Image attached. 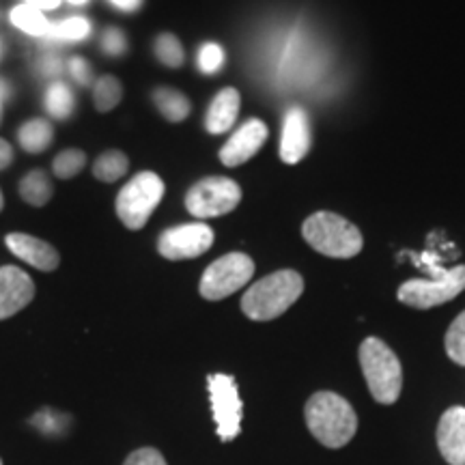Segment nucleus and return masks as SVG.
I'll use <instances>...</instances> for the list:
<instances>
[{
    "label": "nucleus",
    "mask_w": 465,
    "mask_h": 465,
    "mask_svg": "<svg viewBox=\"0 0 465 465\" xmlns=\"http://www.w3.org/2000/svg\"><path fill=\"white\" fill-rule=\"evenodd\" d=\"M45 108L56 119H67L74 113V95L72 89L65 83L50 84L48 93H45Z\"/></svg>",
    "instance_id": "nucleus-24"
},
{
    "label": "nucleus",
    "mask_w": 465,
    "mask_h": 465,
    "mask_svg": "<svg viewBox=\"0 0 465 465\" xmlns=\"http://www.w3.org/2000/svg\"><path fill=\"white\" fill-rule=\"evenodd\" d=\"M26 5H31V7L39 11H45V9H56L58 5H61V0H26Z\"/></svg>",
    "instance_id": "nucleus-33"
},
{
    "label": "nucleus",
    "mask_w": 465,
    "mask_h": 465,
    "mask_svg": "<svg viewBox=\"0 0 465 465\" xmlns=\"http://www.w3.org/2000/svg\"><path fill=\"white\" fill-rule=\"evenodd\" d=\"M304 291V278L295 270H281L254 282L242 298L243 315L252 322H272L284 315Z\"/></svg>",
    "instance_id": "nucleus-2"
},
{
    "label": "nucleus",
    "mask_w": 465,
    "mask_h": 465,
    "mask_svg": "<svg viewBox=\"0 0 465 465\" xmlns=\"http://www.w3.org/2000/svg\"><path fill=\"white\" fill-rule=\"evenodd\" d=\"M84 164H86L84 151L67 149V151H63V153L56 155L52 168H54V174L58 179H72L80 171H83Z\"/></svg>",
    "instance_id": "nucleus-26"
},
{
    "label": "nucleus",
    "mask_w": 465,
    "mask_h": 465,
    "mask_svg": "<svg viewBox=\"0 0 465 465\" xmlns=\"http://www.w3.org/2000/svg\"><path fill=\"white\" fill-rule=\"evenodd\" d=\"M130 168V160L124 151H106L100 158L95 160V166H93V174L104 183H113L116 179H121Z\"/></svg>",
    "instance_id": "nucleus-20"
},
{
    "label": "nucleus",
    "mask_w": 465,
    "mask_h": 465,
    "mask_svg": "<svg viewBox=\"0 0 465 465\" xmlns=\"http://www.w3.org/2000/svg\"><path fill=\"white\" fill-rule=\"evenodd\" d=\"M5 207V196H3V190H0V212H3Z\"/></svg>",
    "instance_id": "nucleus-37"
},
{
    "label": "nucleus",
    "mask_w": 465,
    "mask_h": 465,
    "mask_svg": "<svg viewBox=\"0 0 465 465\" xmlns=\"http://www.w3.org/2000/svg\"><path fill=\"white\" fill-rule=\"evenodd\" d=\"M254 276V261L243 252H229L207 267L201 278V295L209 302H218L246 287Z\"/></svg>",
    "instance_id": "nucleus-6"
},
{
    "label": "nucleus",
    "mask_w": 465,
    "mask_h": 465,
    "mask_svg": "<svg viewBox=\"0 0 465 465\" xmlns=\"http://www.w3.org/2000/svg\"><path fill=\"white\" fill-rule=\"evenodd\" d=\"M0 121H3V97H0Z\"/></svg>",
    "instance_id": "nucleus-38"
},
{
    "label": "nucleus",
    "mask_w": 465,
    "mask_h": 465,
    "mask_svg": "<svg viewBox=\"0 0 465 465\" xmlns=\"http://www.w3.org/2000/svg\"><path fill=\"white\" fill-rule=\"evenodd\" d=\"M5 243H7V248L17 259H22L25 263L37 267L42 272H54L58 263H61V257H58L54 246L39 240V237L28 235V232H9L5 237Z\"/></svg>",
    "instance_id": "nucleus-15"
},
{
    "label": "nucleus",
    "mask_w": 465,
    "mask_h": 465,
    "mask_svg": "<svg viewBox=\"0 0 465 465\" xmlns=\"http://www.w3.org/2000/svg\"><path fill=\"white\" fill-rule=\"evenodd\" d=\"M11 162H14V149H11V144L7 141L0 138V171H5Z\"/></svg>",
    "instance_id": "nucleus-32"
},
{
    "label": "nucleus",
    "mask_w": 465,
    "mask_h": 465,
    "mask_svg": "<svg viewBox=\"0 0 465 465\" xmlns=\"http://www.w3.org/2000/svg\"><path fill=\"white\" fill-rule=\"evenodd\" d=\"M213 243V231L205 223H192L168 229L160 235L158 250L168 261L196 259Z\"/></svg>",
    "instance_id": "nucleus-10"
},
{
    "label": "nucleus",
    "mask_w": 465,
    "mask_h": 465,
    "mask_svg": "<svg viewBox=\"0 0 465 465\" xmlns=\"http://www.w3.org/2000/svg\"><path fill=\"white\" fill-rule=\"evenodd\" d=\"M35 298V282L15 265L0 267V322L14 317Z\"/></svg>",
    "instance_id": "nucleus-11"
},
{
    "label": "nucleus",
    "mask_w": 465,
    "mask_h": 465,
    "mask_svg": "<svg viewBox=\"0 0 465 465\" xmlns=\"http://www.w3.org/2000/svg\"><path fill=\"white\" fill-rule=\"evenodd\" d=\"M267 141V125L259 119H250L226 141L220 149V160L224 166H240L252 160Z\"/></svg>",
    "instance_id": "nucleus-12"
},
{
    "label": "nucleus",
    "mask_w": 465,
    "mask_h": 465,
    "mask_svg": "<svg viewBox=\"0 0 465 465\" xmlns=\"http://www.w3.org/2000/svg\"><path fill=\"white\" fill-rule=\"evenodd\" d=\"M121 97H124V86L114 75H102L93 89V102L100 113H110V110L119 106Z\"/></svg>",
    "instance_id": "nucleus-22"
},
{
    "label": "nucleus",
    "mask_w": 465,
    "mask_h": 465,
    "mask_svg": "<svg viewBox=\"0 0 465 465\" xmlns=\"http://www.w3.org/2000/svg\"><path fill=\"white\" fill-rule=\"evenodd\" d=\"M209 399H212L213 420L218 427V438L223 441H232L242 431L243 405L237 383L231 375L216 373L207 380Z\"/></svg>",
    "instance_id": "nucleus-9"
},
{
    "label": "nucleus",
    "mask_w": 465,
    "mask_h": 465,
    "mask_svg": "<svg viewBox=\"0 0 465 465\" xmlns=\"http://www.w3.org/2000/svg\"><path fill=\"white\" fill-rule=\"evenodd\" d=\"M311 127H308L306 113L302 108H291L284 116L282 138H281V158L287 164H298L311 151Z\"/></svg>",
    "instance_id": "nucleus-14"
},
{
    "label": "nucleus",
    "mask_w": 465,
    "mask_h": 465,
    "mask_svg": "<svg viewBox=\"0 0 465 465\" xmlns=\"http://www.w3.org/2000/svg\"><path fill=\"white\" fill-rule=\"evenodd\" d=\"M242 97L237 89H224L216 95L212 106L207 110L205 127L209 134H224L235 125L237 114H240Z\"/></svg>",
    "instance_id": "nucleus-16"
},
{
    "label": "nucleus",
    "mask_w": 465,
    "mask_h": 465,
    "mask_svg": "<svg viewBox=\"0 0 465 465\" xmlns=\"http://www.w3.org/2000/svg\"><path fill=\"white\" fill-rule=\"evenodd\" d=\"M224 65V50L218 44H205L199 52V69L203 74H216Z\"/></svg>",
    "instance_id": "nucleus-28"
},
{
    "label": "nucleus",
    "mask_w": 465,
    "mask_h": 465,
    "mask_svg": "<svg viewBox=\"0 0 465 465\" xmlns=\"http://www.w3.org/2000/svg\"><path fill=\"white\" fill-rule=\"evenodd\" d=\"M153 102L160 113L164 114V119L173 121V124H179L190 114L188 97L174 89H158L153 93Z\"/></svg>",
    "instance_id": "nucleus-19"
},
{
    "label": "nucleus",
    "mask_w": 465,
    "mask_h": 465,
    "mask_svg": "<svg viewBox=\"0 0 465 465\" xmlns=\"http://www.w3.org/2000/svg\"><path fill=\"white\" fill-rule=\"evenodd\" d=\"M102 48L110 56H119L127 50V39L119 28H108L102 37Z\"/></svg>",
    "instance_id": "nucleus-29"
},
{
    "label": "nucleus",
    "mask_w": 465,
    "mask_h": 465,
    "mask_svg": "<svg viewBox=\"0 0 465 465\" xmlns=\"http://www.w3.org/2000/svg\"><path fill=\"white\" fill-rule=\"evenodd\" d=\"M11 22L33 37H45L50 31V22L45 20V15L39 9L31 7V5H20L11 11Z\"/></svg>",
    "instance_id": "nucleus-21"
},
{
    "label": "nucleus",
    "mask_w": 465,
    "mask_h": 465,
    "mask_svg": "<svg viewBox=\"0 0 465 465\" xmlns=\"http://www.w3.org/2000/svg\"><path fill=\"white\" fill-rule=\"evenodd\" d=\"M67 3H72V5H75V7H78V5H84V3H89V0H67Z\"/></svg>",
    "instance_id": "nucleus-36"
},
{
    "label": "nucleus",
    "mask_w": 465,
    "mask_h": 465,
    "mask_svg": "<svg viewBox=\"0 0 465 465\" xmlns=\"http://www.w3.org/2000/svg\"><path fill=\"white\" fill-rule=\"evenodd\" d=\"M162 196H164V182L160 179V174L151 171L138 173L116 196V216L127 229H143L151 213L158 209Z\"/></svg>",
    "instance_id": "nucleus-5"
},
{
    "label": "nucleus",
    "mask_w": 465,
    "mask_h": 465,
    "mask_svg": "<svg viewBox=\"0 0 465 465\" xmlns=\"http://www.w3.org/2000/svg\"><path fill=\"white\" fill-rule=\"evenodd\" d=\"M242 188L232 179L207 177L192 185L185 196V207L194 218H218L240 205Z\"/></svg>",
    "instance_id": "nucleus-7"
},
{
    "label": "nucleus",
    "mask_w": 465,
    "mask_h": 465,
    "mask_svg": "<svg viewBox=\"0 0 465 465\" xmlns=\"http://www.w3.org/2000/svg\"><path fill=\"white\" fill-rule=\"evenodd\" d=\"M110 3H113L114 7H119L124 11H136L138 7H141L143 0H110Z\"/></svg>",
    "instance_id": "nucleus-35"
},
{
    "label": "nucleus",
    "mask_w": 465,
    "mask_h": 465,
    "mask_svg": "<svg viewBox=\"0 0 465 465\" xmlns=\"http://www.w3.org/2000/svg\"><path fill=\"white\" fill-rule=\"evenodd\" d=\"M155 56L164 63L166 67H182L183 63V48L174 35H160L155 42Z\"/></svg>",
    "instance_id": "nucleus-27"
},
{
    "label": "nucleus",
    "mask_w": 465,
    "mask_h": 465,
    "mask_svg": "<svg viewBox=\"0 0 465 465\" xmlns=\"http://www.w3.org/2000/svg\"><path fill=\"white\" fill-rule=\"evenodd\" d=\"M438 449L450 465H465V407L455 405L441 414Z\"/></svg>",
    "instance_id": "nucleus-13"
},
{
    "label": "nucleus",
    "mask_w": 465,
    "mask_h": 465,
    "mask_svg": "<svg viewBox=\"0 0 465 465\" xmlns=\"http://www.w3.org/2000/svg\"><path fill=\"white\" fill-rule=\"evenodd\" d=\"M304 416L311 433L328 449H342L358 431V416L351 403L336 392L312 394L304 407Z\"/></svg>",
    "instance_id": "nucleus-1"
},
{
    "label": "nucleus",
    "mask_w": 465,
    "mask_h": 465,
    "mask_svg": "<svg viewBox=\"0 0 465 465\" xmlns=\"http://www.w3.org/2000/svg\"><path fill=\"white\" fill-rule=\"evenodd\" d=\"M124 465H168L164 455L155 449H138L125 459Z\"/></svg>",
    "instance_id": "nucleus-30"
},
{
    "label": "nucleus",
    "mask_w": 465,
    "mask_h": 465,
    "mask_svg": "<svg viewBox=\"0 0 465 465\" xmlns=\"http://www.w3.org/2000/svg\"><path fill=\"white\" fill-rule=\"evenodd\" d=\"M91 35V22L86 17H67V20L50 25V31L45 37L50 39H67V42H80Z\"/></svg>",
    "instance_id": "nucleus-23"
},
{
    "label": "nucleus",
    "mask_w": 465,
    "mask_h": 465,
    "mask_svg": "<svg viewBox=\"0 0 465 465\" xmlns=\"http://www.w3.org/2000/svg\"><path fill=\"white\" fill-rule=\"evenodd\" d=\"M20 194L28 205L44 207L54 194V188H52L50 179L45 177L44 171H33L20 182Z\"/></svg>",
    "instance_id": "nucleus-18"
},
{
    "label": "nucleus",
    "mask_w": 465,
    "mask_h": 465,
    "mask_svg": "<svg viewBox=\"0 0 465 465\" xmlns=\"http://www.w3.org/2000/svg\"><path fill=\"white\" fill-rule=\"evenodd\" d=\"M446 353L452 362L465 366V312H461L446 332Z\"/></svg>",
    "instance_id": "nucleus-25"
},
{
    "label": "nucleus",
    "mask_w": 465,
    "mask_h": 465,
    "mask_svg": "<svg viewBox=\"0 0 465 465\" xmlns=\"http://www.w3.org/2000/svg\"><path fill=\"white\" fill-rule=\"evenodd\" d=\"M0 465H3V459H0Z\"/></svg>",
    "instance_id": "nucleus-39"
},
{
    "label": "nucleus",
    "mask_w": 465,
    "mask_h": 465,
    "mask_svg": "<svg viewBox=\"0 0 465 465\" xmlns=\"http://www.w3.org/2000/svg\"><path fill=\"white\" fill-rule=\"evenodd\" d=\"M360 366L377 403H397L401 388H403V369H401L397 353L381 339L369 336L360 345Z\"/></svg>",
    "instance_id": "nucleus-3"
},
{
    "label": "nucleus",
    "mask_w": 465,
    "mask_h": 465,
    "mask_svg": "<svg viewBox=\"0 0 465 465\" xmlns=\"http://www.w3.org/2000/svg\"><path fill=\"white\" fill-rule=\"evenodd\" d=\"M17 141H20L22 149L28 151V153H42L54 141V130L44 119L26 121L20 127V132H17Z\"/></svg>",
    "instance_id": "nucleus-17"
},
{
    "label": "nucleus",
    "mask_w": 465,
    "mask_h": 465,
    "mask_svg": "<svg viewBox=\"0 0 465 465\" xmlns=\"http://www.w3.org/2000/svg\"><path fill=\"white\" fill-rule=\"evenodd\" d=\"M61 69V63H58L56 56H45L42 61V72L44 74H56Z\"/></svg>",
    "instance_id": "nucleus-34"
},
{
    "label": "nucleus",
    "mask_w": 465,
    "mask_h": 465,
    "mask_svg": "<svg viewBox=\"0 0 465 465\" xmlns=\"http://www.w3.org/2000/svg\"><path fill=\"white\" fill-rule=\"evenodd\" d=\"M465 289V265H457L433 281H407L399 287V300L411 308H427L455 300Z\"/></svg>",
    "instance_id": "nucleus-8"
},
{
    "label": "nucleus",
    "mask_w": 465,
    "mask_h": 465,
    "mask_svg": "<svg viewBox=\"0 0 465 465\" xmlns=\"http://www.w3.org/2000/svg\"><path fill=\"white\" fill-rule=\"evenodd\" d=\"M302 235L317 252L332 259H351L364 246L358 226L332 212H319L306 218Z\"/></svg>",
    "instance_id": "nucleus-4"
},
{
    "label": "nucleus",
    "mask_w": 465,
    "mask_h": 465,
    "mask_svg": "<svg viewBox=\"0 0 465 465\" xmlns=\"http://www.w3.org/2000/svg\"><path fill=\"white\" fill-rule=\"evenodd\" d=\"M69 74H72V78L75 80V83L86 86L91 83L89 61H84V58H80V56H74L72 61H69Z\"/></svg>",
    "instance_id": "nucleus-31"
}]
</instances>
